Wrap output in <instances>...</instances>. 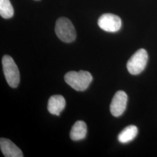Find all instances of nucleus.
Returning a JSON list of instances; mask_svg holds the SVG:
<instances>
[{"instance_id":"6","label":"nucleus","mask_w":157,"mask_h":157,"mask_svg":"<svg viewBox=\"0 0 157 157\" xmlns=\"http://www.w3.org/2000/svg\"><path fill=\"white\" fill-rule=\"evenodd\" d=\"M128 103V95L122 90L117 91L112 98L110 105V111L115 117H119L125 111Z\"/></svg>"},{"instance_id":"9","label":"nucleus","mask_w":157,"mask_h":157,"mask_svg":"<svg viewBox=\"0 0 157 157\" xmlns=\"http://www.w3.org/2000/svg\"><path fill=\"white\" fill-rule=\"evenodd\" d=\"M87 135V125L84 121H78L73 124L71 132L70 137L73 141L84 139Z\"/></svg>"},{"instance_id":"2","label":"nucleus","mask_w":157,"mask_h":157,"mask_svg":"<svg viewBox=\"0 0 157 157\" xmlns=\"http://www.w3.org/2000/svg\"><path fill=\"white\" fill-rule=\"evenodd\" d=\"M2 64L8 84L12 88H16L20 82V73L17 64L11 56L8 55L2 57Z\"/></svg>"},{"instance_id":"4","label":"nucleus","mask_w":157,"mask_h":157,"mask_svg":"<svg viewBox=\"0 0 157 157\" xmlns=\"http://www.w3.org/2000/svg\"><path fill=\"white\" fill-rule=\"evenodd\" d=\"M148 61V54L146 50L141 48L137 51L127 62L126 67L129 73L137 75L145 69Z\"/></svg>"},{"instance_id":"10","label":"nucleus","mask_w":157,"mask_h":157,"mask_svg":"<svg viewBox=\"0 0 157 157\" xmlns=\"http://www.w3.org/2000/svg\"><path fill=\"white\" fill-rule=\"evenodd\" d=\"M138 134V129L135 125L126 127L118 135V140L123 144L133 140Z\"/></svg>"},{"instance_id":"3","label":"nucleus","mask_w":157,"mask_h":157,"mask_svg":"<svg viewBox=\"0 0 157 157\" xmlns=\"http://www.w3.org/2000/svg\"><path fill=\"white\" fill-rule=\"evenodd\" d=\"M55 31L57 37L65 43H71L76 37L72 23L66 17H60L56 21Z\"/></svg>"},{"instance_id":"1","label":"nucleus","mask_w":157,"mask_h":157,"mask_svg":"<svg viewBox=\"0 0 157 157\" xmlns=\"http://www.w3.org/2000/svg\"><path fill=\"white\" fill-rule=\"evenodd\" d=\"M65 82L73 89L78 91L86 90L92 82L91 74L84 71H70L64 76Z\"/></svg>"},{"instance_id":"8","label":"nucleus","mask_w":157,"mask_h":157,"mask_svg":"<svg viewBox=\"0 0 157 157\" xmlns=\"http://www.w3.org/2000/svg\"><path fill=\"white\" fill-rule=\"evenodd\" d=\"M66 105L64 97L61 95L51 96L48 102V111L51 114L59 116L60 113L63 110Z\"/></svg>"},{"instance_id":"7","label":"nucleus","mask_w":157,"mask_h":157,"mask_svg":"<svg viewBox=\"0 0 157 157\" xmlns=\"http://www.w3.org/2000/svg\"><path fill=\"white\" fill-rule=\"evenodd\" d=\"M1 150L6 157H23L21 150L12 141L5 138L0 139Z\"/></svg>"},{"instance_id":"5","label":"nucleus","mask_w":157,"mask_h":157,"mask_svg":"<svg viewBox=\"0 0 157 157\" xmlns=\"http://www.w3.org/2000/svg\"><path fill=\"white\" fill-rule=\"evenodd\" d=\"M99 27L108 32H117L120 30L122 21L119 17L112 13H104L98 19Z\"/></svg>"},{"instance_id":"11","label":"nucleus","mask_w":157,"mask_h":157,"mask_svg":"<svg viewBox=\"0 0 157 157\" xmlns=\"http://www.w3.org/2000/svg\"><path fill=\"white\" fill-rule=\"evenodd\" d=\"M13 8L10 0H0V15L5 19H10L13 15Z\"/></svg>"}]
</instances>
